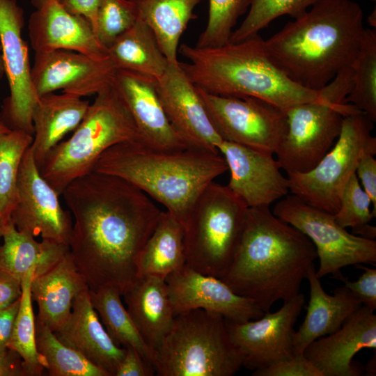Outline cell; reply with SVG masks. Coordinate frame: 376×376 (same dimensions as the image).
<instances>
[{"instance_id": "obj_1", "label": "cell", "mask_w": 376, "mask_h": 376, "mask_svg": "<svg viewBox=\"0 0 376 376\" xmlns=\"http://www.w3.org/2000/svg\"><path fill=\"white\" fill-rule=\"evenodd\" d=\"M61 195L74 218L70 253L88 288L114 287L122 294L137 276L138 257L162 210L129 182L95 171Z\"/></svg>"}, {"instance_id": "obj_2", "label": "cell", "mask_w": 376, "mask_h": 376, "mask_svg": "<svg viewBox=\"0 0 376 376\" xmlns=\"http://www.w3.org/2000/svg\"><path fill=\"white\" fill-rule=\"evenodd\" d=\"M318 258L311 241L269 207H248L241 238L222 281L264 312L299 293Z\"/></svg>"}, {"instance_id": "obj_3", "label": "cell", "mask_w": 376, "mask_h": 376, "mask_svg": "<svg viewBox=\"0 0 376 376\" xmlns=\"http://www.w3.org/2000/svg\"><path fill=\"white\" fill-rule=\"evenodd\" d=\"M366 28L352 0H322L265 40L272 61L292 81L314 91L351 65Z\"/></svg>"}, {"instance_id": "obj_4", "label": "cell", "mask_w": 376, "mask_h": 376, "mask_svg": "<svg viewBox=\"0 0 376 376\" xmlns=\"http://www.w3.org/2000/svg\"><path fill=\"white\" fill-rule=\"evenodd\" d=\"M226 171L220 153L192 148L160 150L131 141L107 150L92 171L132 184L164 206L185 228L199 196Z\"/></svg>"}, {"instance_id": "obj_5", "label": "cell", "mask_w": 376, "mask_h": 376, "mask_svg": "<svg viewBox=\"0 0 376 376\" xmlns=\"http://www.w3.org/2000/svg\"><path fill=\"white\" fill-rule=\"evenodd\" d=\"M179 52L188 60L180 62L188 78L212 94L256 97L283 111L298 104L327 100L320 91L288 78L269 58L259 33L218 47L183 44Z\"/></svg>"}, {"instance_id": "obj_6", "label": "cell", "mask_w": 376, "mask_h": 376, "mask_svg": "<svg viewBox=\"0 0 376 376\" xmlns=\"http://www.w3.org/2000/svg\"><path fill=\"white\" fill-rule=\"evenodd\" d=\"M131 141H141V136L113 83L96 94L72 135L48 152L39 170L61 195L70 182L91 172L107 150Z\"/></svg>"}, {"instance_id": "obj_7", "label": "cell", "mask_w": 376, "mask_h": 376, "mask_svg": "<svg viewBox=\"0 0 376 376\" xmlns=\"http://www.w3.org/2000/svg\"><path fill=\"white\" fill-rule=\"evenodd\" d=\"M157 352L158 376H232L244 362L227 320L200 308L175 315Z\"/></svg>"}, {"instance_id": "obj_8", "label": "cell", "mask_w": 376, "mask_h": 376, "mask_svg": "<svg viewBox=\"0 0 376 376\" xmlns=\"http://www.w3.org/2000/svg\"><path fill=\"white\" fill-rule=\"evenodd\" d=\"M247 208L227 186L210 184L185 228V264L222 280L238 246Z\"/></svg>"}, {"instance_id": "obj_9", "label": "cell", "mask_w": 376, "mask_h": 376, "mask_svg": "<svg viewBox=\"0 0 376 376\" xmlns=\"http://www.w3.org/2000/svg\"><path fill=\"white\" fill-rule=\"evenodd\" d=\"M373 127V122L358 109L346 115L335 143L313 169L287 173L291 194L311 206L336 213L343 189L355 173L362 153L376 154Z\"/></svg>"}, {"instance_id": "obj_10", "label": "cell", "mask_w": 376, "mask_h": 376, "mask_svg": "<svg viewBox=\"0 0 376 376\" xmlns=\"http://www.w3.org/2000/svg\"><path fill=\"white\" fill-rule=\"evenodd\" d=\"M277 217L294 226L313 244L320 265L318 279L331 274L337 279L349 265L376 264V241L349 233L334 214L311 206L291 194L278 201L272 210Z\"/></svg>"}, {"instance_id": "obj_11", "label": "cell", "mask_w": 376, "mask_h": 376, "mask_svg": "<svg viewBox=\"0 0 376 376\" xmlns=\"http://www.w3.org/2000/svg\"><path fill=\"white\" fill-rule=\"evenodd\" d=\"M357 109L327 100L298 104L284 111L287 129L275 152L282 170L306 173L313 169L337 140L344 117Z\"/></svg>"}, {"instance_id": "obj_12", "label": "cell", "mask_w": 376, "mask_h": 376, "mask_svg": "<svg viewBox=\"0 0 376 376\" xmlns=\"http://www.w3.org/2000/svg\"><path fill=\"white\" fill-rule=\"evenodd\" d=\"M196 87L224 141L275 154L287 129L283 111L256 97L218 95Z\"/></svg>"}, {"instance_id": "obj_13", "label": "cell", "mask_w": 376, "mask_h": 376, "mask_svg": "<svg viewBox=\"0 0 376 376\" xmlns=\"http://www.w3.org/2000/svg\"><path fill=\"white\" fill-rule=\"evenodd\" d=\"M23 10L16 0H0V43L10 95L0 118L10 130L34 134L32 113L39 96L31 75L27 43L22 37Z\"/></svg>"}, {"instance_id": "obj_14", "label": "cell", "mask_w": 376, "mask_h": 376, "mask_svg": "<svg viewBox=\"0 0 376 376\" xmlns=\"http://www.w3.org/2000/svg\"><path fill=\"white\" fill-rule=\"evenodd\" d=\"M17 187L18 201L10 217L15 227L35 237L40 236L68 246L72 214L62 207L59 194L42 176L31 146L22 159Z\"/></svg>"}, {"instance_id": "obj_15", "label": "cell", "mask_w": 376, "mask_h": 376, "mask_svg": "<svg viewBox=\"0 0 376 376\" xmlns=\"http://www.w3.org/2000/svg\"><path fill=\"white\" fill-rule=\"evenodd\" d=\"M304 304L299 292L276 312L242 323L227 321L230 338L244 356L243 366L253 371L295 355L294 326Z\"/></svg>"}, {"instance_id": "obj_16", "label": "cell", "mask_w": 376, "mask_h": 376, "mask_svg": "<svg viewBox=\"0 0 376 376\" xmlns=\"http://www.w3.org/2000/svg\"><path fill=\"white\" fill-rule=\"evenodd\" d=\"M161 103L173 129L189 148L219 153L223 141L212 122L196 86L179 63L168 65L155 80Z\"/></svg>"}, {"instance_id": "obj_17", "label": "cell", "mask_w": 376, "mask_h": 376, "mask_svg": "<svg viewBox=\"0 0 376 376\" xmlns=\"http://www.w3.org/2000/svg\"><path fill=\"white\" fill-rule=\"evenodd\" d=\"M116 72L109 58L95 60L79 52L58 49L35 52L31 75L39 97L62 90L82 97L96 95L112 84Z\"/></svg>"}, {"instance_id": "obj_18", "label": "cell", "mask_w": 376, "mask_h": 376, "mask_svg": "<svg viewBox=\"0 0 376 376\" xmlns=\"http://www.w3.org/2000/svg\"><path fill=\"white\" fill-rule=\"evenodd\" d=\"M165 281L174 315L203 309L242 323L262 317L251 299L235 293L221 279L200 273L186 264L169 274Z\"/></svg>"}, {"instance_id": "obj_19", "label": "cell", "mask_w": 376, "mask_h": 376, "mask_svg": "<svg viewBox=\"0 0 376 376\" xmlns=\"http://www.w3.org/2000/svg\"><path fill=\"white\" fill-rule=\"evenodd\" d=\"M218 150L230 171L226 186L247 207H269L290 192L274 154L224 140Z\"/></svg>"}, {"instance_id": "obj_20", "label": "cell", "mask_w": 376, "mask_h": 376, "mask_svg": "<svg viewBox=\"0 0 376 376\" xmlns=\"http://www.w3.org/2000/svg\"><path fill=\"white\" fill-rule=\"evenodd\" d=\"M29 36L35 52L58 49L83 54L95 60L109 58L108 50L84 16L68 11L61 2L47 0L32 13Z\"/></svg>"}, {"instance_id": "obj_21", "label": "cell", "mask_w": 376, "mask_h": 376, "mask_svg": "<svg viewBox=\"0 0 376 376\" xmlns=\"http://www.w3.org/2000/svg\"><path fill=\"white\" fill-rule=\"evenodd\" d=\"M374 311L362 305L336 331L311 343L303 354L322 376L361 375L353 357L362 349H376Z\"/></svg>"}, {"instance_id": "obj_22", "label": "cell", "mask_w": 376, "mask_h": 376, "mask_svg": "<svg viewBox=\"0 0 376 376\" xmlns=\"http://www.w3.org/2000/svg\"><path fill=\"white\" fill-rule=\"evenodd\" d=\"M113 85L136 125L142 143L166 150L189 148L166 115L155 79L132 71L117 70Z\"/></svg>"}, {"instance_id": "obj_23", "label": "cell", "mask_w": 376, "mask_h": 376, "mask_svg": "<svg viewBox=\"0 0 376 376\" xmlns=\"http://www.w3.org/2000/svg\"><path fill=\"white\" fill-rule=\"evenodd\" d=\"M54 333L62 343L115 376L125 348L116 345L107 334L91 304L88 288L75 297L68 320Z\"/></svg>"}, {"instance_id": "obj_24", "label": "cell", "mask_w": 376, "mask_h": 376, "mask_svg": "<svg viewBox=\"0 0 376 376\" xmlns=\"http://www.w3.org/2000/svg\"><path fill=\"white\" fill-rule=\"evenodd\" d=\"M315 272L313 265L306 273L310 299L305 318L294 334L295 355L303 354L311 343L336 331L362 306L361 302L344 285L336 288L332 295H328Z\"/></svg>"}, {"instance_id": "obj_25", "label": "cell", "mask_w": 376, "mask_h": 376, "mask_svg": "<svg viewBox=\"0 0 376 376\" xmlns=\"http://www.w3.org/2000/svg\"><path fill=\"white\" fill-rule=\"evenodd\" d=\"M122 297L141 337L157 351L175 318L165 279L155 275L136 276L124 289Z\"/></svg>"}, {"instance_id": "obj_26", "label": "cell", "mask_w": 376, "mask_h": 376, "mask_svg": "<svg viewBox=\"0 0 376 376\" xmlns=\"http://www.w3.org/2000/svg\"><path fill=\"white\" fill-rule=\"evenodd\" d=\"M88 288L70 252L46 272L32 278V300L38 307L36 317L54 332L68 320L73 300Z\"/></svg>"}, {"instance_id": "obj_27", "label": "cell", "mask_w": 376, "mask_h": 376, "mask_svg": "<svg viewBox=\"0 0 376 376\" xmlns=\"http://www.w3.org/2000/svg\"><path fill=\"white\" fill-rule=\"evenodd\" d=\"M90 104L70 93H49L39 97L32 113L35 162L42 165L48 152L84 118Z\"/></svg>"}, {"instance_id": "obj_28", "label": "cell", "mask_w": 376, "mask_h": 376, "mask_svg": "<svg viewBox=\"0 0 376 376\" xmlns=\"http://www.w3.org/2000/svg\"><path fill=\"white\" fill-rule=\"evenodd\" d=\"M0 269L19 279L32 267L33 277L48 271L70 252L69 246L42 239L38 242L30 233L19 230L11 219L1 226Z\"/></svg>"}, {"instance_id": "obj_29", "label": "cell", "mask_w": 376, "mask_h": 376, "mask_svg": "<svg viewBox=\"0 0 376 376\" xmlns=\"http://www.w3.org/2000/svg\"><path fill=\"white\" fill-rule=\"evenodd\" d=\"M138 18L152 31L159 47L171 64L179 63L180 39L191 19L201 0H130Z\"/></svg>"}, {"instance_id": "obj_30", "label": "cell", "mask_w": 376, "mask_h": 376, "mask_svg": "<svg viewBox=\"0 0 376 376\" xmlns=\"http://www.w3.org/2000/svg\"><path fill=\"white\" fill-rule=\"evenodd\" d=\"M108 55L117 70L132 71L155 80L169 65L152 31L139 18L108 48Z\"/></svg>"}, {"instance_id": "obj_31", "label": "cell", "mask_w": 376, "mask_h": 376, "mask_svg": "<svg viewBox=\"0 0 376 376\" xmlns=\"http://www.w3.org/2000/svg\"><path fill=\"white\" fill-rule=\"evenodd\" d=\"M185 228L168 211L158 221L138 257L137 276L155 275L165 279L185 265Z\"/></svg>"}, {"instance_id": "obj_32", "label": "cell", "mask_w": 376, "mask_h": 376, "mask_svg": "<svg viewBox=\"0 0 376 376\" xmlns=\"http://www.w3.org/2000/svg\"><path fill=\"white\" fill-rule=\"evenodd\" d=\"M89 296L93 307L115 344L122 347H134L155 368L157 352L141 337L122 302L120 291L114 287H104L89 290Z\"/></svg>"}, {"instance_id": "obj_33", "label": "cell", "mask_w": 376, "mask_h": 376, "mask_svg": "<svg viewBox=\"0 0 376 376\" xmlns=\"http://www.w3.org/2000/svg\"><path fill=\"white\" fill-rule=\"evenodd\" d=\"M35 268H31L22 278V295L8 348L22 358L26 376H41L45 363L36 345V327L31 283Z\"/></svg>"}, {"instance_id": "obj_34", "label": "cell", "mask_w": 376, "mask_h": 376, "mask_svg": "<svg viewBox=\"0 0 376 376\" xmlns=\"http://www.w3.org/2000/svg\"><path fill=\"white\" fill-rule=\"evenodd\" d=\"M33 136L12 130L0 134V226L6 224L18 201L17 180L23 156Z\"/></svg>"}, {"instance_id": "obj_35", "label": "cell", "mask_w": 376, "mask_h": 376, "mask_svg": "<svg viewBox=\"0 0 376 376\" xmlns=\"http://www.w3.org/2000/svg\"><path fill=\"white\" fill-rule=\"evenodd\" d=\"M36 345L50 376H109L81 354L62 343L53 331L36 318Z\"/></svg>"}, {"instance_id": "obj_36", "label": "cell", "mask_w": 376, "mask_h": 376, "mask_svg": "<svg viewBox=\"0 0 376 376\" xmlns=\"http://www.w3.org/2000/svg\"><path fill=\"white\" fill-rule=\"evenodd\" d=\"M351 89L344 100L376 121V31L366 29L352 63Z\"/></svg>"}, {"instance_id": "obj_37", "label": "cell", "mask_w": 376, "mask_h": 376, "mask_svg": "<svg viewBox=\"0 0 376 376\" xmlns=\"http://www.w3.org/2000/svg\"><path fill=\"white\" fill-rule=\"evenodd\" d=\"M371 200L361 186L356 173L352 175L341 193L338 210L334 214L343 228H352V233L370 240L376 237V227L370 224L375 215L370 210Z\"/></svg>"}, {"instance_id": "obj_38", "label": "cell", "mask_w": 376, "mask_h": 376, "mask_svg": "<svg viewBox=\"0 0 376 376\" xmlns=\"http://www.w3.org/2000/svg\"><path fill=\"white\" fill-rule=\"evenodd\" d=\"M322 0H251L248 13L239 27L233 31L230 42L243 40L267 27L283 15L295 19Z\"/></svg>"}, {"instance_id": "obj_39", "label": "cell", "mask_w": 376, "mask_h": 376, "mask_svg": "<svg viewBox=\"0 0 376 376\" xmlns=\"http://www.w3.org/2000/svg\"><path fill=\"white\" fill-rule=\"evenodd\" d=\"M251 0H209L207 25L196 46L212 47L230 42L237 19L248 9Z\"/></svg>"}, {"instance_id": "obj_40", "label": "cell", "mask_w": 376, "mask_h": 376, "mask_svg": "<svg viewBox=\"0 0 376 376\" xmlns=\"http://www.w3.org/2000/svg\"><path fill=\"white\" fill-rule=\"evenodd\" d=\"M137 19L136 8L130 0H101L93 31L100 43L108 50L117 38L130 29Z\"/></svg>"}, {"instance_id": "obj_41", "label": "cell", "mask_w": 376, "mask_h": 376, "mask_svg": "<svg viewBox=\"0 0 376 376\" xmlns=\"http://www.w3.org/2000/svg\"><path fill=\"white\" fill-rule=\"evenodd\" d=\"M253 376H322L320 370L304 355L293 357L272 363L255 370Z\"/></svg>"}, {"instance_id": "obj_42", "label": "cell", "mask_w": 376, "mask_h": 376, "mask_svg": "<svg viewBox=\"0 0 376 376\" xmlns=\"http://www.w3.org/2000/svg\"><path fill=\"white\" fill-rule=\"evenodd\" d=\"M363 272L357 281H351L343 274L336 279L340 280L347 289L361 302L373 310L376 308V269L364 266L363 264L354 265Z\"/></svg>"}, {"instance_id": "obj_43", "label": "cell", "mask_w": 376, "mask_h": 376, "mask_svg": "<svg viewBox=\"0 0 376 376\" xmlns=\"http://www.w3.org/2000/svg\"><path fill=\"white\" fill-rule=\"evenodd\" d=\"M373 154L364 152L360 157L355 173L359 183L368 195L373 204V212L376 216V160Z\"/></svg>"}, {"instance_id": "obj_44", "label": "cell", "mask_w": 376, "mask_h": 376, "mask_svg": "<svg viewBox=\"0 0 376 376\" xmlns=\"http://www.w3.org/2000/svg\"><path fill=\"white\" fill-rule=\"evenodd\" d=\"M125 356L120 362L115 376H153L155 370L146 362L132 347L127 346Z\"/></svg>"}, {"instance_id": "obj_45", "label": "cell", "mask_w": 376, "mask_h": 376, "mask_svg": "<svg viewBox=\"0 0 376 376\" xmlns=\"http://www.w3.org/2000/svg\"><path fill=\"white\" fill-rule=\"evenodd\" d=\"M22 281L12 274L0 269V311L20 298Z\"/></svg>"}, {"instance_id": "obj_46", "label": "cell", "mask_w": 376, "mask_h": 376, "mask_svg": "<svg viewBox=\"0 0 376 376\" xmlns=\"http://www.w3.org/2000/svg\"><path fill=\"white\" fill-rule=\"evenodd\" d=\"M19 303L20 298L0 311V351L8 349V343L13 331Z\"/></svg>"}, {"instance_id": "obj_47", "label": "cell", "mask_w": 376, "mask_h": 376, "mask_svg": "<svg viewBox=\"0 0 376 376\" xmlns=\"http://www.w3.org/2000/svg\"><path fill=\"white\" fill-rule=\"evenodd\" d=\"M100 1L101 0H62L61 2L70 13L86 17L94 30L97 11Z\"/></svg>"}, {"instance_id": "obj_48", "label": "cell", "mask_w": 376, "mask_h": 376, "mask_svg": "<svg viewBox=\"0 0 376 376\" xmlns=\"http://www.w3.org/2000/svg\"><path fill=\"white\" fill-rule=\"evenodd\" d=\"M0 376H26L22 359L14 350L0 351Z\"/></svg>"}, {"instance_id": "obj_49", "label": "cell", "mask_w": 376, "mask_h": 376, "mask_svg": "<svg viewBox=\"0 0 376 376\" xmlns=\"http://www.w3.org/2000/svg\"><path fill=\"white\" fill-rule=\"evenodd\" d=\"M367 22L369 24L370 26L374 27L375 29L376 27V14H375V9H374V11H373L369 16L368 17Z\"/></svg>"}, {"instance_id": "obj_50", "label": "cell", "mask_w": 376, "mask_h": 376, "mask_svg": "<svg viewBox=\"0 0 376 376\" xmlns=\"http://www.w3.org/2000/svg\"><path fill=\"white\" fill-rule=\"evenodd\" d=\"M375 363V357H374V359H371L369 362L368 363V366L366 368L368 369L367 373H371V375H373V373H375V371H373V364Z\"/></svg>"}, {"instance_id": "obj_51", "label": "cell", "mask_w": 376, "mask_h": 376, "mask_svg": "<svg viewBox=\"0 0 376 376\" xmlns=\"http://www.w3.org/2000/svg\"><path fill=\"white\" fill-rule=\"evenodd\" d=\"M5 75L4 66L3 62L1 46L0 43V79Z\"/></svg>"}, {"instance_id": "obj_52", "label": "cell", "mask_w": 376, "mask_h": 376, "mask_svg": "<svg viewBox=\"0 0 376 376\" xmlns=\"http://www.w3.org/2000/svg\"><path fill=\"white\" fill-rule=\"evenodd\" d=\"M47 0H31V3L36 9L40 7ZM56 1H58L61 2L62 0H56Z\"/></svg>"}, {"instance_id": "obj_53", "label": "cell", "mask_w": 376, "mask_h": 376, "mask_svg": "<svg viewBox=\"0 0 376 376\" xmlns=\"http://www.w3.org/2000/svg\"><path fill=\"white\" fill-rule=\"evenodd\" d=\"M7 125L4 123V122L2 120V119L0 118V134L6 133L9 131H10Z\"/></svg>"}, {"instance_id": "obj_54", "label": "cell", "mask_w": 376, "mask_h": 376, "mask_svg": "<svg viewBox=\"0 0 376 376\" xmlns=\"http://www.w3.org/2000/svg\"><path fill=\"white\" fill-rule=\"evenodd\" d=\"M2 237L1 226H0V238Z\"/></svg>"}, {"instance_id": "obj_55", "label": "cell", "mask_w": 376, "mask_h": 376, "mask_svg": "<svg viewBox=\"0 0 376 376\" xmlns=\"http://www.w3.org/2000/svg\"><path fill=\"white\" fill-rule=\"evenodd\" d=\"M370 1H372L375 2V1H376V0H370Z\"/></svg>"}]
</instances>
